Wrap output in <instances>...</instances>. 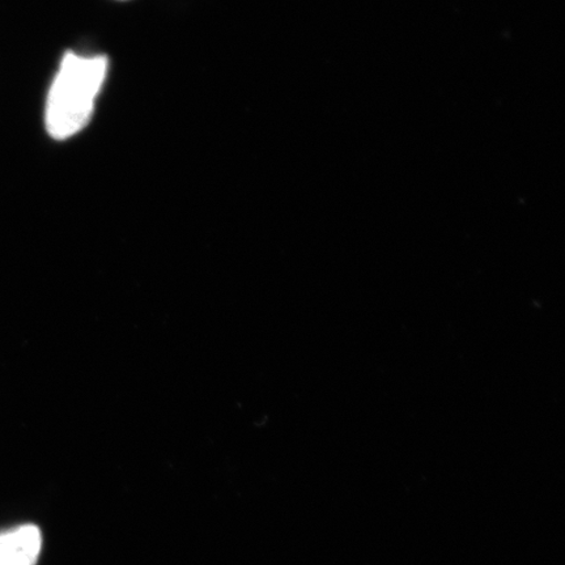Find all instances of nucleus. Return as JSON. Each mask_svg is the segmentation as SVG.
Instances as JSON below:
<instances>
[{
    "instance_id": "1",
    "label": "nucleus",
    "mask_w": 565,
    "mask_h": 565,
    "mask_svg": "<svg viewBox=\"0 0 565 565\" xmlns=\"http://www.w3.org/2000/svg\"><path fill=\"white\" fill-rule=\"evenodd\" d=\"M108 66V58L104 55H65L46 102V130L52 138L65 140L74 137L89 124Z\"/></svg>"
},
{
    "instance_id": "2",
    "label": "nucleus",
    "mask_w": 565,
    "mask_h": 565,
    "mask_svg": "<svg viewBox=\"0 0 565 565\" xmlns=\"http://www.w3.org/2000/svg\"><path fill=\"white\" fill-rule=\"evenodd\" d=\"M41 546V532L34 525H24L0 533V565H35Z\"/></svg>"
}]
</instances>
